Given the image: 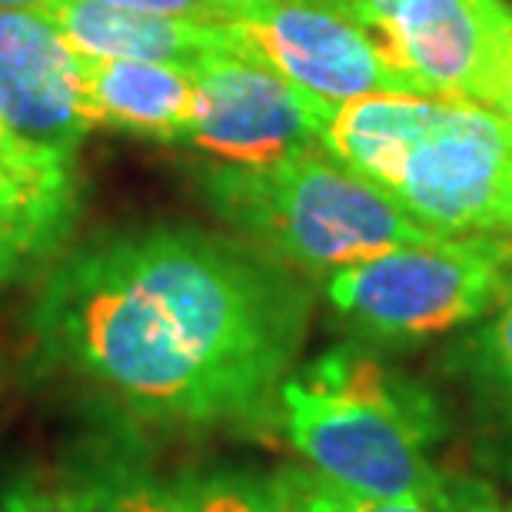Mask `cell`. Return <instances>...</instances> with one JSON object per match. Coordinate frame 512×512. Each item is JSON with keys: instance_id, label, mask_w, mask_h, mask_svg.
<instances>
[{"instance_id": "1", "label": "cell", "mask_w": 512, "mask_h": 512, "mask_svg": "<svg viewBox=\"0 0 512 512\" xmlns=\"http://www.w3.org/2000/svg\"><path fill=\"white\" fill-rule=\"evenodd\" d=\"M310 313L296 270L253 243L153 223L60 253L30 306V340L37 363L87 389L104 416L256 433L276 429Z\"/></svg>"}, {"instance_id": "2", "label": "cell", "mask_w": 512, "mask_h": 512, "mask_svg": "<svg viewBox=\"0 0 512 512\" xmlns=\"http://www.w3.org/2000/svg\"><path fill=\"white\" fill-rule=\"evenodd\" d=\"M320 147L443 237H512V133L483 104L370 94L326 110Z\"/></svg>"}, {"instance_id": "3", "label": "cell", "mask_w": 512, "mask_h": 512, "mask_svg": "<svg viewBox=\"0 0 512 512\" xmlns=\"http://www.w3.org/2000/svg\"><path fill=\"white\" fill-rule=\"evenodd\" d=\"M276 429L326 483L373 499H456L463 479L436 463L449 436L439 396L363 346H336L293 370Z\"/></svg>"}, {"instance_id": "4", "label": "cell", "mask_w": 512, "mask_h": 512, "mask_svg": "<svg viewBox=\"0 0 512 512\" xmlns=\"http://www.w3.org/2000/svg\"><path fill=\"white\" fill-rule=\"evenodd\" d=\"M200 193L240 240L306 276L443 237L323 147L256 167L220 163L200 173Z\"/></svg>"}, {"instance_id": "5", "label": "cell", "mask_w": 512, "mask_h": 512, "mask_svg": "<svg viewBox=\"0 0 512 512\" xmlns=\"http://www.w3.org/2000/svg\"><path fill=\"white\" fill-rule=\"evenodd\" d=\"M512 286V237H439L326 276V303L366 343L413 346L486 320Z\"/></svg>"}, {"instance_id": "6", "label": "cell", "mask_w": 512, "mask_h": 512, "mask_svg": "<svg viewBox=\"0 0 512 512\" xmlns=\"http://www.w3.org/2000/svg\"><path fill=\"white\" fill-rule=\"evenodd\" d=\"M227 30L240 54L260 60L320 104L416 94L376 40L326 0H240Z\"/></svg>"}, {"instance_id": "7", "label": "cell", "mask_w": 512, "mask_h": 512, "mask_svg": "<svg viewBox=\"0 0 512 512\" xmlns=\"http://www.w3.org/2000/svg\"><path fill=\"white\" fill-rule=\"evenodd\" d=\"M193 114L183 143L223 163H273L320 147L330 104L303 94L240 50H220L193 64Z\"/></svg>"}, {"instance_id": "8", "label": "cell", "mask_w": 512, "mask_h": 512, "mask_svg": "<svg viewBox=\"0 0 512 512\" xmlns=\"http://www.w3.org/2000/svg\"><path fill=\"white\" fill-rule=\"evenodd\" d=\"M416 94L493 107L512 50L506 0H403L366 30Z\"/></svg>"}, {"instance_id": "9", "label": "cell", "mask_w": 512, "mask_h": 512, "mask_svg": "<svg viewBox=\"0 0 512 512\" xmlns=\"http://www.w3.org/2000/svg\"><path fill=\"white\" fill-rule=\"evenodd\" d=\"M0 124L64 157L94 130L80 97V54L40 7L0 10Z\"/></svg>"}, {"instance_id": "10", "label": "cell", "mask_w": 512, "mask_h": 512, "mask_svg": "<svg viewBox=\"0 0 512 512\" xmlns=\"http://www.w3.org/2000/svg\"><path fill=\"white\" fill-rule=\"evenodd\" d=\"M64 512H197L187 469H163L147 429L104 416L54 469Z\"/></svg>"}, {"instance_id": "11", "label": "cell", "mask_w": 512, "mask_h": 512, "mask_svg": "<svg viewBox=\"0 0 512 512\" xmlns=\"http://www.w3.org/2000/svg\"><path fill=\"white\" fill-rule=\"evenodd\" d=\"M197 80L187 64L127 57H80V97L94 127L183 143Z\"/></svg>"}, {"instance_id": "12", "label": "cell", "mask_w": 512, "mask_h": 512, "mask_svg": "<svg viewBox=\"0 0 512 512\" xmlns=\"http://www.w3.org/2000/svg\"><path fill=\"white\" fill-rule=\"evenodd\" d=\"M44 14L67 37L80 57H127V60H163L187 64L240 50L230 30L193 24V20L143 14L107 0H47Z\"/></svg>"}, {"instance_id": "13", "label": "cell", "mask_w": 512, "mask_h": 512, "mask_svg": "<svg viewBox=\"0 0 512 512\" xmlns=\"http://www.w3.org/2000/svg\"><path fill=\"white\" fill-rule=\"evenodd\" d=\"M77 177L0 180V286L54 266L77 227Z\"/></svg>"}, {"instance_id": "14", "label": "cell", "mask_w": 512, "mask_h": 512, "mask_svg": "<svg viewBox=\"0 0 512 512\" xmlns=\"http://www.w3.org/2000/svg\"><path fill=\"white\" fill-rule=\"evenodd\" d=\"M456 366L473 386L479 406L512 439V286L483 326L466 336Z\"/></svg>"}, {"instance_id": "15", "label": "cell", "mask_w": 512, "mask_h": 512, "mask_svg": "<svg viewBox=\"0 0 512 512\" xmlns=\"http://www.w3.org/2000/svg\"><path fill=\"white\" fill-rule=\"evenodd\" d=\"M270 483L283 512H466L469 489L463 479L456 499H373L326 483L303 463L273 469Z\"/></svg>"}, {"instance_id": "16", "label": "cell", "mask_w": 512, "mask_h": 512, "mask_svg": "<svg viewBox=\"0 0 512 512\" xmlns=\"http://www.w3.org/2000/svg\"><path fill=\"white\" fill-rule=\"evenodd\" d=\"M197 512H283L273 493L270 473L240 466L187 469Z\"/></svg>"}, {"instance_id": "17", "label": "cell", "mask_w": 512, "mask_h": 512, "mask_svg": "<svg viewBox=\"0 0 512 512\" xmlns=\"http://www.w3.org/2000/svg\"><path fill=\"white\" fill-rule=\"evenodd\" d=\"M74 173V157L20 140L0 124V180H50Z\"/></svg>"}, {"instance_id": "18", "label": "cell", "mask_w": 512, "mask_h": 512, "mask_svg": "<svg viewBox=\"0 0 512 512\" xmlns=\"http://www.w3.org/2000/svg\"><path fill=\"white\" fill-rule=\"evenodd\" d=\"M107 4H120V7H130V10H143V14L193 20V24L227 30L233 14H237L240 0H107Z\"/></svg>"}, {"instance_id": "19", "label": "cell", "mask_w": 512, "mask_h": 512, "mask_svg": "<svg viewBox=\"0 0 512 512\" xmlns=\"http://www.w3.org/2000/svg\"><path fill=\"white\" fill-rule=\"evenodd\" d=\"M0 512H64L54 476H40L37 469H20L0 486Z\"/></svg>"}, {"instance_id": "20", "label": "cell", "mask_w": 512, "mask_h": 512, "mask_svg": "<svg viewBox=\"0 0 512 512\" xmlns=\"http://www.w3.org/2000/svg\"><path fill=\"white\" fill-rule=\"evenodd\" d=\"M499 117L506 120V127L512 133V50L506 57V67H503V77H499V87H496V97H493V107Z\"/></svg>"}, {"instance_id": "21", "label": "cell", "mask_w": 512, "mask_h": 512, "mask_svg": "<svg viewBox=\"0 0 512 512\" xmlns=\"http://www.w3.org/2000/svg\"><path fill=\"white\" fill-rule=\"evenodd\" d=\"M466 512H512V503L496 499L486 486L469 483V489H466Z\"/></svg>"}, {"instance_id": "22", "label": "cell", "mask_w": 512, "mask_h": 512, "mask_svg": "<svg viewBox=\"0 0 512 512\" xmlns=\"http://www.w3.org/2000/svg\"><path fill=\"white\" fill-rule=\"evenodd\" d=\"M47 0H0V10L7 7H44Z\"/></svg>"}]
</instances>
